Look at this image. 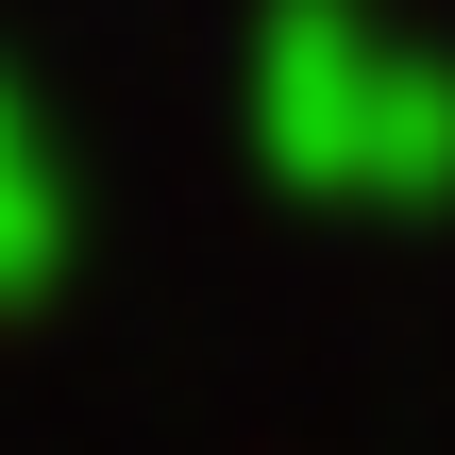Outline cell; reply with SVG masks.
I'll return each mask as SVG.
<instances>
[{
    "label": "cell",
    "mask_w": 455,
    "mask_h": 455,
    "mask_svg": "<svg viewBox=\"0 0 455 455\" xmlns=\"http://www.w3.org/2000/svg\"><path fill=\"white\" fill-rule=\"evenodd\" d=\"M253 135L304 203H455V68L355 0H287L253 34Z\"/></svg>",
    "instance_id": "1"
},
{
    "label": "cell",
    "mask_w": 455,
    "mask_h": 455,
    "mask_svg": "<svg viewBox=\"0 0 455 455\" xmlns=\"http://www.w3.org/2000/svg\"><path fill=\"white\" fill-rule=\"evenodd\" d=\"M68 270V152H51V118L0 84V304H34Z\"/></svg>",
    "instance_id": "2"
}]
</instances>
